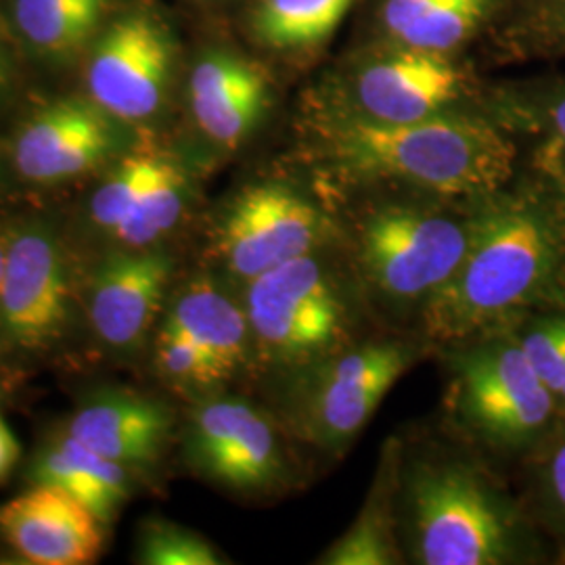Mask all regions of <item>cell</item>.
I'll return each mask as SVG.
<instances>
[{"label": "cell", "mask_w": 565, "mask_h": 565, "mask_svg": "<svg viewBox=\"0 0 565 565\" xmlns=\"http://www.w3.org/2000/svg\"><path fill=\"white\" fill-rule=\"evenodd\" d=\"M565 306V184L520 163L480 203L461 268L425 310L417 338L429 352L507 331Z\"/></svg>", "instance_id": "cell-1"}, {"label": "cell", "mask_w": 565, "mask_h": 565, "mask_svg": "<svg viewBox=\"0 0 565 565\" xmlns=\"http://www.w3.org/2000/svg\"><path fill=\"white\" fill-rule=\"evenodd\" d=\"M396 520L404 564H555L505 473L448 431L398 438Z\"/></svg>", "instance_id": "cell-2"}, {"label": "cell", "mask_w": 565, "mask_h": 565, "mask_svg": "<svg viewBox=\"0 0 565 565\" xmlns=\"http://www.w3.org/2000/svg\"><path fill=\"white\" fill-rule=\"evenodd\" d=\"M312 151L343 184L448 200L488 198L522 163L509 121L459 109L404 124L327 111L312 126Z\"/></svg>", "instance_id": "cell-3"}, {"label": "cell", "mask_w": 565, "mask_h": 565, "mask_svg": "<svg viewBox=\"0 0 565 565\" xmlns=\"http://www.w3.org/2000/svg\"><path fill=\"white\" fill-rule=\"evenodd\" d=\"M482 200L404 193L335 214L343 260L371 321L417 335L425 310L463 264Z\"/></svg>", "instance_id": "cell-4"}, {"label": "cell", "mask_w": 565, "mask_h": 565, "mask_svg": "<svg viewBox=\"0 0 565 565\" xmlns=\"http://www.w3.org/2000/svg\"><path fill=\"white\" fill-rule=\"evenodd\" d=\"M445 364L446 431L499 471H513L559 424L562 413L513 331L434 352Z\"/></svg>", "instance_id": "cell-5"}, {"label": "cell", "mask_w": 565, "mask_h": 565, "mask_svg": "<svg viewBox=\"0 0 565 565\" xmlns=\"http://www.w3.org/2000/svg\"><path fill=\"white\" fill-rule=\"evenodd\" d=\"M243 308L256 354L279 375L359 342L371 321L340 242L245 282Z\"/></svg>", "instance_id": "cell-6"}, {"label": "cell", "mask_w": 565, "mask_h": 565, "mask_svg": "<svg viewBox=\"0 0 565 565\" xmlns=\"http://www.w3.org/2000/svg\"><path fill=\"white\" fill-rule=\"evenodd\" d=\"M431 354L411 333L364 335L319 363L281 375V419L306 455L338 461L356 445L380 404Z\"/></svg>", "instance_id": "cell-7"}, {"label": "cell", "mask_w": 565, "mask_h": 565, "mask_svg": "<svg viewBox=\"0 0 565 565\" xmlns=\"http://www.w3.org/2000/svg\"><path fill=\"white\" fill-rule=\"evenodd\" d=\"M186 461L237 494L273 497L302 488L306 450L279 417L237 396H212L191 413Z\"/></svg>", "instance_id": "cell-8"}, {"label": "cell", "mask_w": 565, "mask_h": 565, "mask_svg": "<svg viewBox=\"0 0 565 565\" xmlns=\"http://www.w3.org/2000/svg\"><path fill=\"white\" fill-rule=\"evenodd\" d=\"M340 242L338 216L282 181L256 182L239 191L216 224L212 249L224 270L249 282L264 273Z\"/></svg>", "instance_id": "cell-9"}, {"label": "cell", "mask_w": 565, "mask_h": 565, "mask_svg": "<svg viewBox=\"0 0 565 565\" xmlns=\"http://www.w3.org/2000/svg\"><path fill=\"white\" fill-rule=\"evenodd\" d=\"M174 42L162 21L135 11L114 21L88 63L90 99L111 118H153L166 99Z\"/></svg>", "instance_id": "cell-10"}, {"label": "cell", "mask_w": 565, "mask_h": 565, "mask_svg": "<svg viewBox=\"0 0 565 565\" xmlns=\"http://www.w3.org/2000/svg\"><path fill=\"white\" fill-rule=\"evenodd\" d=\"M70 321V281L57 237L25 226L7 237L0 329L20 348H46Z\"/></svg>", "instance_id": "cell-11"}, {"label": "cell", "mask_w": 565, "mask_h": 565, "mask_svg": "<svg viewBox=\"0 0 565 565\" xmlns=\"http://www.w3.org/2000/svg\"><path fill=\"white\" fill-rule=\"evenodd\" d=\"M463 93V72L445 53L404 49L364 65L352 82L348 103L333 111L404 124L455 111Z\"/></svg>", "instance_id": "cell-12"}, {"label": "cell", "mask_w": 565, "mask_h": 565, "mask_svg": "<svg viewBox=\"0 0 565 565\" xmlns=\"http://www.w3.org/2000/svg\"><path fill=\"white\" fill-rule=\"evenodd\" d=\"M102 520L70 492L36 484L0 503V536L36 565L93 564L103 548Z\"/></svg>", "instance_id": "cell-13"}, {"label": "cell", "mask_w": 565, "mask_h": 565, "mask_svg": "<svg viewBox=\"0 0 565 565\" xmlns=\"http://www.w3.org/2000/svg\"><path fill=\"white\" fill-rule=\"evenodd\" d=\"M116 141V128L105 109L93 99L67 97L44 105L21 128L15 163L30 181H65L107 160Z\"/></svg>", "instance_id": "cell-14"}, {"label": "cell", "mask_w": 565, "mask_h": 565, "mask_svg": "<svg viewBox=\"0 0 565 565\" xmlns=\"http://www.w3.org/2000/svg\"><path fill=\"white\" fill-rule=\"evenodd\" d=\"M174 260L158 247H128L102 264L90 291V323L103 342L130 348L162 310Z\"/></svg>", "instance_id": "cell-15"}, {"label": "cell", "mask_w": 565, "mask_h": 565, "mask_svg": "<svg viewBox=\"0 0 565 565\" xmlns=\"http://www.w3.org/2000/svg\"><path fill=\"white\" fill-rule=\"evenodd\" d=\"M189 103L205 139L224 149H237L270 105V78L256 61L212 53L193 67Z\"/></svg>", "instance_id": "cell-16"}, {"label": "cell", "mask_w": 565, "mask_h": 565, "mask_svg": "<svg viewBox=\"0 0 565 565\" xmlns=\"http://www.w3.org/2000/svg\"><path fill=\"white\" fill-rule=\"evenodd\" d=\"M172 431L174 415L168 404L130 394L84 404L67 427L70 438L124 467L156 463Z\"/></svg>", "instance_id": "cell-17"}, {"label": "cell", "mask_w": 565, "mask_h": 565, "mask_svg": "<svg viewBox=\"0 0 565 565\" xmlns=\"http://www.w3.org/2000/svg\"><path fill=\"white\" fill-rule=\"evenodd\" d=\"M166 324L202 350L223 384L247 363L254 350L243 303L207 277L193 279L172 300Z\"/></svg>", "instance_id": "cell-18"}, {"label": "cell", "mask_w": 565, "mask_h": 565, "mask_svg": "<svg viewBox=\"0 0 565 565\" xmlns=\"http://www.w3.org/2000/svg\"><path fill=\"white\" fill-rule=\"evenodd\" d=\"M398 436L385 438L373 482L354 522L315 559L319 565H403L396 520Z\"/></svg>", "instance_id": "cell-19"}, {"label": "cell", "mask_w": 565, "mask_h": 565, "mask_svg": "<svg viewBox=\"0 0 565 565\" xmlns=\"http://www.w3.org/2000/svg\"><path fill=\"white\" fill-rule=\"evenodd\" d=\"M32 473L36 484L55 486L76 497L103 524L116 515L128 497L126 467L105 459L70 436L46 448Z\"/></svg>", "instance_id": "cell-20"}, {"label": "cell", "mask_w": 565, "mask_h": 565, "mask_svg": "<svg viewBox=\"0 0 565 565\" xmlns=\"http://www.w3.org/2000/svg\"><path fill=\"white\" fill-rule=\"evenodd\" d=\"M494 0H385L382 23L404 49L446 53L467 41Z\"/></svg>", "instance_id": "cell-21"}, {"label": "cell", "mask_w": 565, "mask_h": 565, "mask_svg": "<svg viewBox=\"0 0 565 565\" xmlns=\"http://www.w3.org/2000/svg\"><path fill=\"white\" fill-rule=\"evenodd\" d=\"M515 476L525 511L545 536L555 564L565 565V417L515 469Z\"/></svg>", "instance_id": "cell-22"}, {"label": "cell", "mask_w": 565, "mask_h": 565, "mask_svg": "<svg viewBox=\"0 0 565 565\" xmlns=\"http://www.w3.org/2000/svg\"><path fill=\"white\" fill-rule=\"evenodd\" d=\"M109 0H15L23 39L39 53L67 60L97 32Z\"/></svg>", "instance_id": "cell-23"}, {"label": "cell", "mask_w": 565, "mask_h": 565, "mask_svg": "<svg viewBox=\"0 0 565 565\" xmlns=\"http://www.w3.org/2000/svg\"><path fill=\"white\" fill-rule=\"evenodd\" d=\"M186 195L189 182L184 172L172 160L158 156L139 202L114 235L128 247H156L181 223Z\"/></svg>", "instance_id": "cell-24"}, {"label": "cell", "mask_w": 565, "mask_h": 565, "mask_svg": "<svg viewBox=\"0 0 565 565\" xmlns=\"http://www.w3.org/2000/svg\"><path fill=\"white\" fill-rule=\"evenodd\" d=\"M356 0H260L258 39L275 49H306L329 39Z\"/></svg>", "instance_id": "cell-25"}, {"label": "cell", "mask_w": 565, "mask_h": 565, "mask_svg": "<svg viewBox=\"0 0 565 565\" xmlns=\"http://www.w3.org/2000/svg\"><path fill=\"white\" fill-rule=\"evenodd\" d=\"M507 121L515 132L525 130L539 139L532 162L565 184V81L530 95Z\"/></svg>", "instance_id": "cell-26"}, {"label": "cell", "mask_w": 565, "mask_h": 565, "mask_svg": "<svg viewBox=\"0 0 565 565\" xmlns=\"http://www.w3.org/2000/svg\"><path fill=\"white\" fill-rule=\"evenodd\" d=\"M509 331L565 417V306L530 315Z\"/></svg>", "instance_id": "cell-27"}, {"label": "cell", "mask_w": 565, "mask_h": 565, "mask_svg": "<svg viewBox=\"0 0 565 565\" xmlns=\"http://www.w3.org/2000/svg\"><path fill=\"white\" fill-rule=\"evenodd\" d=\"M156 162H158V156H151V153L126 158L93 195V202H90L93 221L105 231L114 233L128 218L135 203L139 202L142 189L156 168Z\"/></svg>", "instance_id": "cell-28"}, {"label": "cell", "mask_w": 565, "mask_h": 565, "mask_svg": "<svg viewBox=\"0 0 565 565\" xmlns=\"http://www.w3.org/2000/svg\"><path fill=\"white\" fill-rule=\"evenodd\" d=\"M139 562L147 565H221V553L193 530L151 522L142 532Z\"/></svg>", "instance_id": "cell-29"}, {"label": "cell", "mask_w": 565, "mask_h": 565, "mask_svg": "<svg viewBox=\"0 0 565 565\" xmlns=\"http://www.w3.org/2000/svg\"><path fill=\"white\" fill-rule=\"evenodd\" d=\"M156 363L166 380L186 390H212L223 384L202 350L170 324L163 323L158 335Z\"/></svg>", "instance_id": "cell-30"}, {"label": "cell", "mask_w": 565, "mask_h": 565, "mask_svg": "<svg viewBox=\"0 0 565 565\" xmlns=\"http://www.w3.org/2000/svg\"><path fill=\"white\" fill-rule=\"evenodd\" d=\"M541 25L551 41L565 46V0H543Z\"/></svg>", "instance_id": "cell-31"}, {"label": "cell", "mask_w": 565, "mask_h": 565, "mask_svg": "<svg viewBox=\"0 0 565 565\" xmlns=\"http://www.w3.org/2000/svg\"><path fill=\"white\" fill-rule=\"evenodd\" d=\"M18 459H20V443L15 434L9 429V425L4 424V419L0 417V482L11 473Z\"/></svg>", "instance_id": "cell-32"}, {"label": "cell", "mask_w": 565, "mask_h": 565, "mask_svg": "<svg viewBox=\"0 0 565 565\" xmlns=\"http://www.w3.org/2000/svg\"><path fill=\"white\" fill-rule=\"evenodd\" d=\"M7 81H9V63H7V53H4V46H2V42H0V93L4 90Z\"/></svg>", "instance_id": "cell-33"}, {"label": "cell", "mask_w": 565, "mask_h": 565, "mask_svg": "<svg viewBox=\"0 0 565 565\" xmlns=\"http://www.w3.org/2000/svg\"><path fill=\"white\" fill-rule=\"evenodd\" d=\"M4 256H7V239L0 237V282H2V273H4Z\"/></svg>", "instance_id": "cell-34"}]
</instances>
